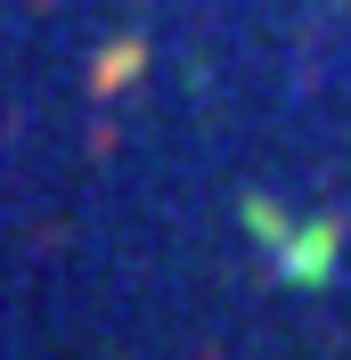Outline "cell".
Segmentation results:
<instances>
[{
    "label": "cell",
    "mask_w": 351,
    "mask_h": 360,
    "mask_svg": "<svg viewBox=\"0 0 351 360\" xmlns=\"http://www.w3.org/2000/svg\"><path fill=\"white\" fill-rule=\"evenodd\" d=\"M327 270H335V229L319 221V229H303V238L286 246V278H303V287H310V278H327Z\"/></svg>",
    "instance_id": "cell-1"
},
{
    "label": "cell",
    "mask_w": 351,
    "mask_h": 360,
    "mask_svg": "<svg viewBox=\"0 0 351 360\" xmlns=\"http://www.w3.org/2000/svg\"><path fill=\"white\" fill-rule=\"evenodd\" d=\"M131 74H139V41H123V49H114V58H107V66H98V90L131 82Z\"/></svg>",
    "instance_id": "cell-2"
}]
</instances>
